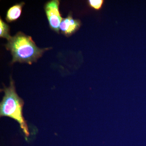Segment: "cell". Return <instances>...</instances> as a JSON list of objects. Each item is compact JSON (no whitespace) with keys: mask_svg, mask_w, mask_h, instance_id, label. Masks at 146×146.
<instances>
[{"mask_svg":"<svg viewBox=\"0 0 146 146\" xmlns=\"http://www.w3.org/2000/svg\"><path fill=\"white\" fill-rule=\"evenodd\" d=\"M6 48L12 56L11 63L20 62L31 64L36 62L50 48H40L35 44L31 36L19 32L7 40Z\"/></svg>","mask_w":146,"mask_h":146,"instance_id":"1","label":"cell"},{"mask_svg":"<svg viewBox=\"0 0 146 146\" xmlns=\"http://www.w3.org/2000/svg\"><path fill=\"white\" fill-rule=\"evenodd\" d=\"M3 91L4 92V96L0 104L1 117H9L15 120L19 124L25 136L28 137V127L23 115L24 102L16 93L14 82L11 78L9 86H5Z\"/></svg>","mask_w":146,"mask_h":146,"instance_id":"2","label":"cell"},{"mask_svg":"<svg viewBox=\"0 0 146 146\" xmlns=\"http://www.w3.org/2000/svg\"><path fill=\"white\" fill-rule=\"evenodd\" d=\"M59 4L58 0H52L47 2L44 6L50 27L58 33H59L60 24L63 19L59 11Z\"/></svg>","mask_w":146,"mask_h":146,"instance_id":"3","label":"cell"},{"mask_svg":"<svg viewBox=\"0 0 146 146\" xmlns=\"http://www.w3.org/2000/svg\"><path fill=\"white\" fill-rule=\"evenodd\" d=\"M80 26V21L74 19L71 15L63 18L60 24L61 33L66 36H70L78 29Z\"/></svg>","mask_w":146,"mask_h":146,"instance_id":"4","label":"cell"},{"mask_svg":"<svg viewBox=\"0 0 146 146\" xmlns=\"http://www.w3.org/2000/svg\"><path fill=\"white\" fill-rule=\"evenodd\" d=\"M25 3L21 2L12 6L7 10L6 20L8 22H13L18 19L21 16Z\"/></svg>","mask_w":146,"mask_h":146,"instance_id":"5","label":"cell"},{"mask_svg":"<svg viewBox=\"0 0 146 146\" xmlns=\"http://www.w3.org/2000/svg\"><path fill=\"white\" fill-rule=\"evenodd\" d=\"M0 36L9 40L11 36L9 35V28L8 25L0 19Z\"/></svg>","mask_w":146,"mask_h":146,"instance_id":"6","label":"cell"},{"mask_svg":"<svg viewBox=\"0 0 146 146\" xmlns=\"http://www.w3.org/2000/svg\"><path fill=\"white\" fill-rule=\"evenodd\" d=\"M104 1L102 0H89V5L92 8L96 10H99L101 8Z\"/></svg>","mask_w":146,"mask_h":146,"instance_id":"7","label":"cell"}]
</instances>
